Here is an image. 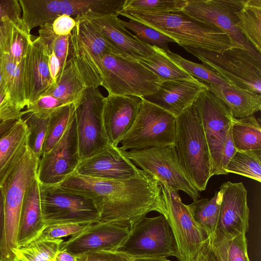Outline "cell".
I'll return each instance as SVG.
<instances>
[{
	"label": "cell",
	"mask_w": 261,
	"mask_h": 261,
	"mask_svg": "<svg viewBox=\"0 0 261 261\" xmlns=\"http://www.w3.org/2000/svg\"><path fill=\"white\" fill-rule=\"evenodd\" d=\"M55 185L92 200L99 222H122L131 226L152 211L167 217L159 181L143 170L137 176L121 180L93 178L74 172Z\"/></svg>",
	"instance_id": "6da1fadb"
},
{
	"label": "cell",
	"mask_w": 261,
	"mask_h": 261,
	"mask_svg": "<svg viewBox=\"0 0 261 261\" xmlns=\"http://www.w3.org/2000/svg\"><path fill=\"white\" fill-rule=\"evenodd\" d=\"M129 20L145 24L173 39L182 46L223 53L233 45L229 36L211 23L192 17L182 11L173 13H149L120 11Z\"/></svg>",
	"instance_id": "7a4b0ae2"
},
{
	"label": "cell",
	"mask_w": 261,
	"mask_h": 261,
	"mask_svg": "<svg viewBox=\"0 0 261 261\" xmlns=\"http://www.w3.org/2000/svg\"><path fill=\"white\" fill-rule=\"evenodd\" d=\"M174 148L196 189L205 190L211 175L210 149L200 117L193 104L176 117Z\"/></svg>",
	"instance_id": "3957f363"
},
{
	"label": "cell",
	"mask_w": 261,
	"mask_h": 261,
	"mask_svg": "<svg viewBox=\"0 0 261 261\" xmlns=\"http://www.w3.org/2000/svg\"><path fill=\"white\" fill-rule=\"evenodd\" d=\"M102 86L108 94L144 97L156 92L162 81L128 53L116 47L102 60Z\"/></svg>",
	"instance_id": "277c9868"
},
{
	"label": "cell",
	"mask_w": 261,
	"mask_h": 261,
	"mask_svg": "<svg viewBox=\"0 0 261 261\" xmlns=\"http://www.w3.org/2000/svg\"><path fill=\"white\" fill-rule=\"evenodd\" d=\"M40 159L27 146L21 158L4 181L5 226L2 261H14L21 208L27 190L37 178Z\"/></svg>",
	"instance_id": "5b68a950"
},
{
	"label": "cell",
	"mask_w": 261,
	"mask_h": 261,
	"mask_svg": "<svg viewBox=\"0 0 261 261\" xmlns=\"http://www.w3.org/2000/svg\"><path fill=\"white\" fill-rule=\"evenodd\" d=\"M74 19L76 24L69 35V58L85 87L98 88L102 85V58L117 46L82 16Z\"/></svg>",
	"instance_id": "8992f818"
},
{
	"label": "cell",
	"mask_w": 261,
	"mask_h": 261,
	"mask_svg": "<svg viewBox=\"0 0 261 261\" xmlns=\"http://www.w3.org/2000/svg\"><path fill=\"white\" fill-rule=\"evenodd\" d=\"M230 85L260 94V55L239 47L223 53L182 46Z\"/></svg>",
	"instance_id": "52a82bcc"
},
{
	"label": "cell",
	"mask_w": 261,
	"mask_h": 261,
	"mask_svg": "<svg viewBox=\"0 0 261 261\" xmlns=\"http://www.w3.org/2000/svg\"><path fill=\"white\" fill-rule=\"evenodd\" d=\"M176 132V117L142 97L135 121L118 147L127 150L174 146Z\"/></svg>",
	"instance_id": "ba28073f"
},
{
	"label": "cell",
	"mask_w": 261,
	"mask_h": 261,
	"mask_svg": "<svg viewBox=\"0 0 261 261\" xmlns=\"http://www.w3.org/2000/svg\"><path fill=\"white\" fill-rule=\"evenodd\" d=\"M120 150L137 167L159 182L165 183L178 191L184 192L193 201L200 198V192L182 168L174 146Z\"/></svg>",
	"instance_id": "9c48e42d"
},
{
	"label": "cell",
	"mask_w": 261,
	"mask_h": 261,
	"mask_svg": "<svg viewBox=\"0 0 261 261\" xmlns=\"http://www.w3.org/2000/svg\"><path fill=\"white\" fill-rule=\"evenodd\" d=\"M116 251L131 257L178 256L176 243L166 217L162 214L144 217L133 224Z\"/></svg>",
	"instance_id": "30bf717a"
},
{
	"label": "cell",
	"mask_w": 261,
	"mask_h": 261,
	"mask_svg": "<svg viewBox=\"0 0 261 261\" xmlns=\"http://www.w3.org/2000/svg\"><path fill=\"white\" fill-rule=\"evenodd\" d=\"M39 190L45 226L63 223L90 224L99 222L98 211L91 199L64 191L55 185L39 183Z\"/></svg>",
	"instance_id": "8fae6325"
},
{
	"label": "cell",
	"mask_w": 261,
	"mask_h": 261,
	"mask_svg": "<svg viewBox=\"0 0 261 261\" xmlns=\"http://www.w3.org/2000/svg\"><path fill=\"white\" fill-rule=\"evenodd\" d=\"M167 212V219L174 236L179 261H194L207 236L196 223L178 191L165 183H160Z\"/></svg>",
	"instance_id": "7c38bea8"
},
{
	"label": "cell",
	"mask_w": 261,
	"mask_h": 261,
	"mask_svg": "<svg viewBox=\"0 0 261 261\" xmlns=\"http://www.w3.org/2000/svg\"><path fill=\"white\" fill-rule=\"evenodd\" d=\"M104 99L98 88H89L75 104L81 161L99 152L109 144L102 118Z\"/></svg>",
	"instance_id": "4fadbf2b"
},
{
	"label": "cell",
	"mask_w": 261,
	"mask_h": 261,
	"mask_svg": "<svg viewBox=\"0 0 261 261\" xmlns=\"http://www.w3.org/2000/svg\"><path fill=\"white\" fill-rule=\"evenodd\" d=\"M80 162L74 114L62 138L40 158L37 179L42 184H58L75 171Z\"/></svg>",
	"instance_id": "5bb4252c"
},
{
	"label": "cell",
	"mask_w": 261,
	"mask_h": 261,
	"mask_svg": "<svg viewBox=\"0 0 261 261\" xmlns=\"http://www.w3.org/2000/svg\"><path fill=\"white\" fill-rule=\"evenodd\" d=\"M243 3V0H188L182 11L222 30L235 47L259 54L237 27L239 19L236 13L242 8Z\"/></svg>",
	"instance_id": "9a60e30c"
},
{
	"label": "cell",
	"mask_w": 261,
	"mask_h": 261,
	"mask_svg": "<svg viewBox=\"0 0 261 261\" xmlns=\"http://www.w3.org/2000/svg\"><path fill=\"white\" fill-rule=\"evenodd\" d=\"M130 226L117 222L91 224L79 233L60 244L64 250L76 256L91 251H116L128 236Z\"/></svg>",
	"instance_id": "2e32d148"
},
{
	"label": "cell",
	"mask_w": 261,
	"mask_h": 261,
	"mask_svg": "<svg viewBox=\"0 0 261 261\" xmlns=\"http://www.w3.org/2000/svg\"><path fill=\"white\" fill-rule=\"evenodd\" d=\"M216 230L212 237L229 239L245 233L249 228L247 191L243 182H224Z\"/></svg>",
	"instance_id": "e0dca14e"
},
{
	"label": "cell",
	"mask_w": 261,
	"mask_h": 261,
	"mask_svg": "<svg viewBox=\"0 0 261 261\" xmlns=\"http://www.w3.org/2000/svg\"><path fill=\"white\" fill-rule=\"evenodd\" d=\"M141 171L122 154L118 146L108 144L99 152L81 161L75 172L93 178L121 180L134 177Z\"/></svg>",
	"instance_id": "ac0fdd59"
},
{
	"label": "cell",
	"mask_w": 261,
	"mask_h": 261,
	"mask_svg": "<svg viewBox=\"0 0 261 261\" xmlns=\"http://www.w3.org/2000/svg\"><path fill=\"white\" fill-rule=\"evenodd\" d=\"M142 97L108 94L104 99L102 118L110 145L117 147L139 113Z\"/></svg>",
	"instance_id": "d6986e66"
},
{
	"label": "cell",
	"mask_w": 261,
	"mask_h": 261,
	"mask_svg": "<svg viewBox=\"0 0 261 261\" xmlns=\"http://www.w3.org/2000/svg\"><path fill=\"white\" fill-rule=\"evenodd\" d=\"M48 56L39 37L33 38L23 61L27 107L44 95L54 85L48 67Z\"/></svg>",
	"instance_id": "ffe728a7"
},
{
	"label": "cell",
	"mask_w": 261,
	"mask_h": 261,
	"mask_svg": "<svg viewBox=\"0 0 261 261\" xmlns=\"http://www.w3.org/2000/svg\"><path fill=\"white\" fill-rule=\"evenodd\" d=\"M193 105L200 117L211 149L220 143L235 118L221 100L207 89L200 94Z\"/></svg>",
	"instance_id": "44dd1931"
},
{
	"label": "cell",
	"mask_w": 261,
	"mask_h": 261,
	"mask_svg": "<svg viewBox=\"0 0 261 261\" xmlns=\"http://www.w3.org/2000/svg\"><path fill=\"white\" fill-rule=\"evenodd\" d=\"M206 89L204 84L194 77L167 81L162 83L156 92L143 98L177 117Z\"/></svg>",
	"instance_id": "7402d4cb"
},
{
	"label": "cell",
	"mask_w": 261,
	"mask_h": 261,
	"mask_svg": "<svg viewBox=\"0 0 261 261\" xmlns=\"http://www.w3.org/2000/svg\"><path fill=\"white\" fill-rule=\"evenodd\" d=\"M82 17L116 46L127 53L145 57L154 52L153 45L144 42L122 25L116 14Z\"/></svg>",
	"instance_id": "603a6c76"
},
{
	"label": "cell",
	"mask_w": 261,
	"mask_h": 261,
	"mask_svg": "<svg viewBox=\"0 0 261 261\" xmlns=\"http://www.w3.org/2000/svg\"><path fill=\"white\" fill-rule=\"evenodd\" d=\"M45 227L37 178L26 191L23 200L17 230V248L37 238Z\"/></svg>",
	"instance_id": "cb8c5ba5"
},
{
	"label": "cell",
	"mask_w": 261,
	"mask_h": 261,
	"mask_svg": "<svg viewBox=\"0 0 261 261\" xmlns=\"http://www.w3.org/2000/svg\"><path fill=\"white\" fill-rule=\"evenodd\" d=\"M33 37L21 17H3L0 22V55L8 56L14 62H23Z\"/></svg>",
	"instance_id": "d4e9b609"
},
{
	"label": "cell",
	"mask_w": 261,
	"mask_h": 261,
	"mask_svg": "<svg viewBox=\"0 0 261 261\" xmlns=\"http://www.w3.org/2000/svg\"><path fill=\"white\" fill-rule=\"evenodd\" d=\"M201 82L221 100L236 118L253 115L261 109L259 94L231 85L217 86Z\"/></svg>",
	"instance_id": "484cf974"
},
{
	"label": "cell",
	"mask_w": 261,
	"mask_h": 261,
	"mask_svg": "<svg viewBox=\"0 0 261 261\" xmlns=\"http://www.w3.org/2000/svg\"><path fill=\"white\" fill-rule=\"evenodd\" d=\"M28 135L27 127L21 118L0 139V186L25 152Z\"/></svg>",
	"instance_id": "4316f807"
},
{
	"label": "cell",
	"mask_w": 261,
	"mask_h": 261,
	"mask_svg": "<svg viewBox=\"0 0 261 261\" xmlns=\"http://www.w3.org/2000/svg\"><path fill=\"white\" fill-rule=\"evenodd\" d=\"M86 89L69 58L64 70L59 73L54 86L44 95H51L66 105L75 104L81 99Z\"/></svg>",
	"instance_id": "83f0119b"
},
{
	"label": "cell",
	"mask_w": 261,
	"mask_h": 261,
	"mask_svg": "<svg viewBox=\"0 0 261 261\" xmlns=\"http://www.w3.org/2000/svg\"><path fill=\"white\" fill-rule=\"evenodd\" d=\"M222 191L220 189L211 198H199L186 205L193 218L207 238L215 233L219 217Z\"/></svg>",
	"instance_id": "f1b7e54d"
},
{
	"label": "cell",
	"mask_w": 261,
	"mask_h": 261,
	"mask_svg": "<svg viewBox=\"0 0 261 261\" xmlns=\"http://www.w3.org/2000/svg\"><path fill=\"white\" fill-rule=\"evenodd\" d=\"M236 14L237 28L256 51L261 53V0H243Z\"/></svg>",
	"instance_id": "f546056e"
},
{
	"label": "cell",
	"mask_w": 261,
	"mask_h": 261,
	"mask_svg": "<svg viewBox=\"0 0 261 261\" xmlns=\"http://www.w3.org/2000/svg\"><path fill=\"white\" fill-rule=\"evenodd\" d=\"M153 46L154 52L150 55L143 57L130 55L154 72L162 82L194 77L171 59L164 50Z\"/></svg>",
	"instance_id": "4dcf8cb0"
},
{
	"label": "cell",
	"mask_w": 261,
	"mask_h": 261,
	"mask_svg": "<svg viewBox=\"0 0 261 261\" xmlns=\"http://www.w3.org/2000/svg\"><path fill=\"white\" fill-rule=\"evenodd\" d=\"M231 136L237 150H261V125L254 115L234 118L231 125Z\"/></svg>",
	"instance_id": "1f68e13d"
},
{
	"label": "cell",
	"mask_w": 261,
	"mask_h": 261,
	"mask_svg": "<svg viewBox=\"0 0 261 261\" xmlns=\"http://www.w3.org/2000/svg\"><path fill=\"white\" fill-rule=\"evenodd\" d=\"M0 75L11 99L22 110L27 106L23 84V62L17 64L8 56L0 55Z\"/></svg>",
	"instance_id": "d6a6232c"
},
{
	"label": "cell",
	"mask_w": 261,
	"mask_h": 261,
	"mask_svg": "<svg viewBox=\"0 0 261 261\" xmlns=\"http://www.w3.org/2000/svg\"><path fill=\"white\" fill-rule=\"evenodd\" d=\"M61 239H47L37 237L14 251V261H54L59 251Z\"/></svg>",
	"instance_id": "836d02e7"
},
{
	"label": "cell",
	"mask_w": 261,
	"mask_h": 261,
	"mask_svg": "<svg viewBox=\"0 0 261 261\" xmlns=\"http://www.w3.org/2000/svg\"><path fill=\"white\" fill-rule=\"evenodd\" d=\"M75 104L65 105L50 115L42 147V154L49 152L62 138L75 114Z\"/></svg>",
	"instance_id": "e575fe53"
},
{
	"label": "cell",
	"mask_w": 261,
	"mask_h": 261,
	"mask_svg": "<svg viewBox=\"0 0 261 261\" xmlns=\"http://www.w3.org/2000/svg\"><path fill=\"white\" fill-rule=\"evenodd\" d=\"M226 173H234L261 182V150H237L228 163Z\"/></svg>",
	"instance_id": "d590c367"
},
{
	"label": "cell",
	"mask_w": 261,
	"mask_h": 261,
	"mask_svg": "<svg viewBox=\"0 0 261 261\" xmlns=\"http://www.w3.org/2000/svg\"><path fill=\"white\" fill-rule=\"evenodd\" d=\"M222 261H250L247 252L246 234L229 239L208 237Z\"/></svg>",
	"instance_id": "8d00e7d4"
},
{
	"label": "cell",
	"mask_w": 261,
	"mask_h": 261,
	"mask_svg": "<svg viewBox=\"0 0 261 261\" xmlns=\"http://www.w3.org/2000/svg\"><path fill=\"white\" fill-rule=\"evenodd\" d=\"M39 37L48 55L53 51L59 59L60 72L66 67L70 57V39L68 36H59L53 31L52 23L40 27Z\"/></svg>",
	"instance_id": "74e56055"
},
{
	"label": "cell",
	"mask_w": 261,
	"mask_h": 261,
	"mask_svg": "<svg viewBox=\"0 0 261 261\" xmlns=\"http://www.w3.org/2000/svg\"><path fill=\"white\" fill-rule=\"evenodd\" d=\"M188 0H125L122 11L173 13L182 11Z\"/></svg>",
	"instance_id": "f35d334b"
},
{
	"label": "cell",
	"mask_w": 261,
	"mask_h": 261,
	"mask_svg": "<svg viewBox=\"0 0 261 261\" xmlns=\"http://www.w3.org/2000/svg\"><path fill=\"white\" fill-rule=\"evenodd\" d=\"M165 52L176 64L198 81L217 86L230 85L216 72L203 64L196 63L188 60L170 50Z\"/></svg>",
	"instance_id": "ab89813d"
},
{
	"label": "cell",
	"mask_w": 261,
	"mask_h": 261,
	"mask_svg": "<svg viewBox=\"0 0 261 261\" xmlns=\"http://www.w3.org/2000/svg\"><path fill=\"white\" fill-rule=\"evenodd\" d=\"M21 118L28 128L27 146L40 159L49 118H40L29 113L24 114Z\"/></svg>",
	"instance_id": "60d3db41"
},
{
	"label": "cell",
	"mask_w": 261,
	"mask_h": 261,
	"mask_svg": "<svg viewBox=\"0 0 261 261\" xmlns=\"http://www.w3.org/2000/svg\"><path fill=\"white\" fill-rule=\"evenodd\" d=\"M231 127L220 143L210 149L211 176L227 175L226 167L237 150L234 146Z\"/></svg>",
	"instance_id": "b9f144b4"
},
{
	"label": "cell",
	"mask_w": 261,
	"mask_h": 261,
	"mask_svg": "<svg viewBox=\"0 0 261 261\" xmlns=\"http://www.w3.org/2000/svg\"><path fill=\"white\" fill-rule=\"evenodd\" d=\"M119 21L144 42L165 51L169 50V43L175 42L173 39L143 23L131 20L127 21L120 18Z\"/></svg>",
	"instance_id": "7bdbcfd3"
},
{
	"label": "cell",
	"mask_w": 261,
	"mask_h": 261,
	"mask_svg": "<svg viewBox=\"0 0 261 261\" xmlns=\"http://www.w3.org/2000/svg\"><path fill=\"white\" fill-rule=\"evenodd\" d=\"M67 105L57 98L49 95L42 96L23 110V115L31 113L40 118H49L51 114Z\"/></svg>",
	"instance_id": "ee69618b"
},
{
	"label": "cell",
	"mask_w": 261,
	"mask_h": 261,
	"mask_svg": "<svg viewBox=\"0 0 261 261\" xmlns=\"http://www.w3.org/2000/svg\"><path fill=\"white\" fill-rule=\"evenodd\" d=\"M90 224L63 223L46 225L38 237L47 239H61L77 234Z\"/></svg>",
	"instance_id": "f6af8a7d"
},
{
	"label": "cell",
	"mask_w": 261,
	"mask_h": 261,
	"mask_svg": "<svg viewBox=\"0 0 261 261\" xmlns=\"http://www.w3.org/2000/svg\"><path fill=\"white\" fill-rule=\"evenodd\" d=\"M23 115V110L12 101L2 83L0 85V122L11 120H18Z\"/></svg>",
	"instance_id": "bcb514c9"
},
{
	"label": "cell",
	"mask_w": 261,
	"mask_h": 261,
	"mask_svg": "<svg viewBox=\"0 0 261 261\" xmlns=\"http://www.w3.org/2000/svg\"><path fill=\"white\" fill-rule=\"evenodd\" d=\"M77 261H132L131 257L117 251L97 250L76 256Z\"/></svg>",
	"instance_id": "7dc6e473"
},
{
	"label": "cell",
	"mask_w": 261,
	"mask_h": 261,
	"mask_svg": "<svg viewBox=\"0 0 261 261\" xmlns=\"http://www.w3.org/2000/svg\"><path fill=\"white\" fill-rule=\"evenodd\" d=\"M76 22L72 17L63 14L57 17L52 22L54 32L59 36H68L75 27Z\"/></svg>",
	"instance_id": "c3c4849f"
},
{
	"label": "cell",
	"mask_w": 261,
	"mask_h": 261,
	"mask_svg": "<svg viewBox=\"0 0 261 261\" xmlns=\"http://www.w3.org/2000/svg\"><path fill=\"white\" fill-rule=\"evenodd\" d=\"M21 17V9L17 0H0V22L3 17Z\"/></svg>",
	"instance_id": "681fc988"
},
{
	"label": "cell",
	"mask_w": 261,
	"mask_h": 261,
	"mask_svg": "<svg viewBox=\"0 0 261 261\" xmlns=\"http://www.w3.org/2000/svg\"><path fill=\"white\" fill-rule=\"evenodd\" d=\"M200 252L203 261H222L212 246L210 238H207Z\"/></svg>",
	"instance_id": "f907efd6"
},
{
	"label": "cell",
	"mask_w": 261,
	"mask_h": 261,
	"mask_svg": "<svg viewBox=\"0 0 261 261\" xmlns=\"http://www.w3.org/2000/svg\"><path fill=\"white\" fill-rule=\"evenodd\" d=\"M5 226V204L3 187L0 186V260L4 240Z\"/></svg>",
	"instance_id": "816d5d0a"
},
{
	"label": "cell",
	"mask_w": 261,
	"mask_h": 261,
	"mask_svg": "<svg viewBox=\"0 0 261 261\" xmlns=\"http://www.w3.org/2000/svg\"><path fill=\"white\" fill-rule=\"evenodd\" d=\"M48 67L51 77L55 84L61 70V64L59 59L54 51L48 56Z\"/></svg>",
	"instance_id": "f5cc1de1"
},
{
	"label": "cell",
	"mask_w": 261,
	"mask_h": 261,
	"mask_svg": "<svg viewBox=\"0 0 261 261\" xmlns=\"http://www.w3.org/2000/svg\"><path fill=\"white\" fill-rule=\"evenodd\" d=\"M54 261H77L76 257L70 253L59 250L56 255Z\"/></svg>",
	"instance_id": "db71d44e"
},
{
	"label": "cell",
	"mask_w": 261,
	"mask_h": 261,
	"mask_svg": "<svg viewBox=\"0 0 261 261\" xmlns=\"http://www.w3.org/2000/svg\"><path fill=\"white\" fill-rule=\"evenodd\" d=\"M17 120H7L0 122V139L15 125Z\"/></svg>",
	"instance_id": "11a10c76"
},
{
	"label": "cell",
	"mask_w": 261,
	"mask_h": 261,
	"mask_svg": "<svg viewBox=\"0 0 261 261\" xmlns=\"http://www.w3.org/2000/svg\"><path fill=\"white\" fill-rule=\"evenodd\" d=\"M132 261H171L165 257H132Z\"/></svg>",
	"instance_id": "9f6ffc18"
},
{
	"label": "cell",
	"mask_w": 261,
	"mask_h": 261,
	"mask_svg": "<svg viewBox=\"0 0 261 261\" xmlns=\"http://www.w3.org/2000/svg\"><path fill=\"white\" fill-rule=\"evenodd\" d=\"M194 261H203L202 255L199 251L197 255L196 256L195 258L194 259Z\"/></svg>",
	"instance_id": "6f0895ef"
},
{
	"label": "cell",
	"mask_w": 261,
	"mask_h": 261,
	"mask_svg": "<svg viewBox=\"0 0 261 261\" xmlns=\"http://www.w3.org/2000/svg\"><path fill=\"white\" fill-rule=\"evenodd\" d=\"M0 261H2V260H0Z\"/></svg>",
	"instance_id": "680465c9"
}]
</instances>
